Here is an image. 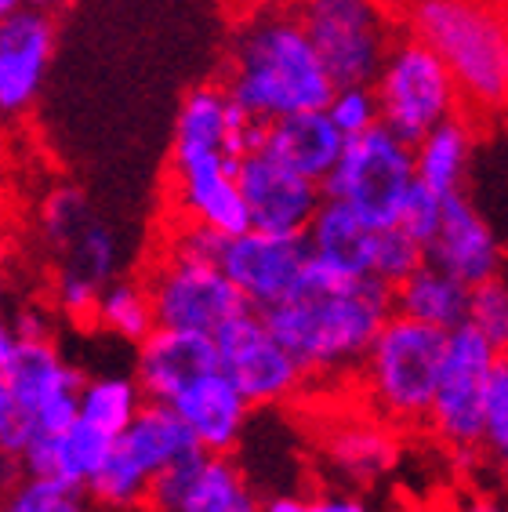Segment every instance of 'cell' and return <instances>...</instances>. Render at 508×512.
<instances>
[{
	"instance_id": "1",
	"label": "cell",
	"mask_w": 508,
	"mask_h": 512,
	"mask_svg": "<svg viewBox=\"0 0 508 512\" xmlns=\"http://www.w3.org/2000/svg\"><path fill=\"white\" fill-rule=\"evenodd\" d=\"M262 135L265 124L229 99L222 80L196 84L178 106L167 160V197L175 222H196L222 237L251 229L236 168L244 153L262 146Z\"/></svg>"
},
{
	"instance_id": "2",
	"label": "cell",
	"mask_w": 508,
	"mask_h": 512,
	"mask_svg": "<svg viewBox=\"0 0 508 512\" xmlns=\"http://www.w3.org/2000/svg\"><path fill=\"white\" fill-rule=\"evenodd\" d=\"M396 313L392 287L374 276H349L309 258L284 302L265 309L276 338L298 356L309 378L356 375L385 320Z\"/></svg>"
},
{
	"instance_id": "3",
	"label": "cell",
	"mask_w": 508,
	"mask_h": 512,
	"mask_svg": "<svg viewBox=\"0 0 508 512\" xmlns=\"http://www.w3.org/2000/svg\"><path fill=\"white\" fill-rule=\"evenodd\" d=\"M222 84L229 99L258 124H273L305 109H327L338 88L291 0L254 8L236 26Z\"/></svg>"
},
{
	"instance_id": "4",
	"label": "cell",
	"mask_w": 508,
	"mask_h": 512,
	"mask_svg": "<svg viewBox=\"0 0 508 512\" xmlns=\"http://www.w3.org/2000/svg\"><path fill=\"white\" fill-rule=\"evenodd\" d=\"M407 30L440 51L472 117H508V19L494 0H411Z\"/></svg>"
},
{
	"instance_id": "5",
	"label": "cell",
	"mask_w": 508,
	"mask_h": 512,
	"mask_svg": "<svg viewBox=\"0 0 508 512\" xmlns=\"http://www.w3.org/2000/svg\"><path fill=\"white\" fill-rule=\"evenodd\" d=\"M447 338L450 331L443 327L392 313L356 371L367 411L396 429H418L429 422L447 360Z\"/></svg>"
},
{
	"instance_id": "6",
	"label": "cell",
	"mask_w": 508,
	"mask_h": 512,
	"mask_svg": "<svg viewBox=\"0 0 508 512\" xmlns=\"http://www.w3.org/2000/svg\"><path fill=\"white\" fill-rule=\"evenodd\" d=\"M374 91L381 102V124L407 138L411 146L432 128H440L443 120L469 113L458 80L440 59V51L411 30H400V37L392 40L374 77Z\"/></svg>"
},
{
	"instance_id": "7",
	"label": "cell",
	"mask_w": 508,
	"mask_h": 512,
	"mask_svg": "<svg viewBox=\"0 0 508 512\" xmlns=\"http://www.w3.org/2000/svg\"><path fill=\"white\" fill-rule=\"evenodd\" d=\"M291 8L334 84H374L392 40L400 37L381 0H291Z\"/></svg>"
},
{
	"instance_id": "8",
	"label": "cell",
	"mask_w": 508,
	"mask_h": 512,
	"mask_svg": "<svg viewBox=\"0 0 508 512\" xmlns=\"http://www.w3.org/2000/svg\"><path fill=\"white\" fill-rule=\"evenodd\" d=\"M418 182L414 146L385 124L349 138L338 168L323 182V193L356 207L371 226H396L403 200Z\"/></svg>"
},
{
	"instance_id": "9",
	"label": "cell",
	"mask_w": 508,
	"mask_h": 512,
	"mask_svg": "<svg viewBox=\"0 0 508 512\" xmlns=\"http://www.w3.org/2000/svg\"><path fill=\"white\" fill-rule=\"evenodd\" d=\"M142 280L153 295L160 327L218 335L229 320L251 309L215 258L186 255L167 244Z\"/></svg>"
},
{
	"instance_id": "10",
	"label": "cell",
	"mask_w": 508,
	"mask_h": 512,
	"mask_svg": "<svg viewBox=\"0 0 508 512\" xmlns=\"http://www.w3.org/2000/svg\"><path fill=\"white\" fill-rule=\"evenodd\" d=\"M498 356L501 353L483 338L479 327L461 324L450 331L443 378L425 429L454 454H483L479 451L483 411H487V389Z\"/></svg>"
},
{
	"instance_id": "11",
	"label": "cell",
	"mask_w": 508,
	"mask_h": 512,
	"mask_svg": "<svg viewBox=\"0 0 508 512\" xmlns=\"http://www.w3.org/2000/svg\"><path fill=\"white\" fill-rule=\"evenodd\" d=\"M218 364L254 407H280L309 385V371L258 309H247L215 335Z\"/></svg>"
},
{
	"instance_id": "12",
	"label": "cell",
	"mask_w": 508,
	"mask_h": 512,
	"mask_svg": "<svg viewBox=\"0 0 508 512\" xmlns=\"http://www.w3.org/2000/svg\"><path fill=\"white\" fill-rule=\"evenodd\" d=\"M11 404L33 422L37 433H62L80 418L84 375L69 364L55 338H15L4 356Z\"/></svg>"
},
{
	"instance_id": "13",
	"label": "cell",
	"mask_w": 508,
	"mask_h": 512,
	"mask_svg": "<svg viewBox=\"0 0 508 512\" xmlns=\"http://www.w3.org/2000/svg\"><path fill=\"white\" fill-rule=\"evenodd\" d=\"M309 258L313 255L305 233H269L251 226L236 237H225L218 266L247 298V306L265 313L298 287Z\"/></svg>"
},
{
	"instance_id": "14",
	"label": "cell",
	"mask_w": 508,
	"mask_h": 512,
	"mask_svg": "<svg viewBox=\"0 0 508 512\" xmlns=\"http://www.w3.org/2000/svg\"><path fill=\"white\" fill-rule=\"evenodd\" d=\"M240 193L254 229L269 233H305L323 204V182L305 178L302 171L287 168L269 149H251L240 157Z\"/></svg>"
},
{
	"instance_id": "15",
	"label": "cell",
	"mask_w": 508,
	"mask_h": 512,
	"mask_svg": "<svg viewBox=\"0 0 508 512\" xmlns=\"http://www.w3.org/2000/svg\"><path fill=\"white\" fill-rule=\"evenodd\" d=\"M55 15L37 8H22L0 19V120H15L30 113L51 59H55Z\"/></svg>"
},
{
	"instance_id": "16",
	"label": "cell",
	"mask_w": 508,
	"mask_h": 512,
	"mask_svg": "<svg viewBox=\"0 0 508 512\" xmlns=\"http://www.w3.org/2000/svg\"><path fill=\"white\" fill-rule=\"evenodd\" d=\"M215 335L200 331H178V327H157L146 342L135 345V382L142 385L146 400L171 404L182 389L196 378L218 371Z\"/></svg>"
},
{
	"instance_id": "17",
	"label": "cell",
	"mask_w": 508,
	"mask_h": 512,
	"mask_svg": "<svg viewBox=\"0 0 508 512\" xmlns=\"http://www.w3.org/2000/svg\"><path fill=\"white\" fill-rule=\"evenodd\" d=\"M429 262L454 273L469 287L505 273L501 240L494 237L487 218L479 215V207L465 197V189L447 197V204H443V222L436 229V237L429 240Z\"/></svg>"
},
{
	"instance_id": "18",
	"label": "cell",
	"mask_w": 508,
	"mask_h": 512,
	"mask_svg": "<svg viewBox=\"0 0 508 512\" xmlns=\"http://www.w3.org/2000/svg\"><path fill=\"white\" fill-rule=\"evenodd\" d=\"M171 407L182 414L196 447L207 454H233L236 444L244 440L254 411V404L240 393V385L225 375L222 367L196 378L189 389H182L171 400Z\"/></svg>"
},
{
	"instance_id": "19",
	"label": "cell",
	"mask_w": 508,
	"mask_h": 512,
	"mask_svg": "<svg viewBox=\"0 0 508 512\" xmlns=\"http://www.w3.org/2000/svg\"><path fill=\"white\" fill-rule=\"evenodd\" d=\"M349 138L338 131L327 109H305V113H291L273 124H265L262 149H269L276 160H284L287 168L302 171L313 182H327L331 171L338 168V160L345 153Z\"/></svg>"
},
{
	"instance_id": "20",
	"label": "cell",
	"mask_w": 508,
	"mask_h": 512,
	"mask_svg": "<svg viewBox=\"0 0 508 512\" xmlns=\"http://www.w3.org/2000/svg\"><path fill=\"white\" fill-rule=\"evenodd\" d=\"M117 447V440L106 433H98L95 425H88L84 418L62 429V433H37L30 440V447L22 451L26 473L48 476L59 480L66 487H84L95 476V469L109 458V451Z\"/></svg>"
},
{
	"instance_id": "21",
	"label": "cell",
	"mask_w": 508,
	"mask_h": 512,
	"mask_svg": "<svg viewBox=\"0 0 508 512\" xmlns=\"http://www.w3.org/2000/svg\"><path fill=\"white\" fill-rule=\"evenodd\" d=\"M374 237H378V226H371L356 207L334 197H323L320 211L305 229L309 255L349 276H371Z\"/></svg>"
},
{
	"instance_id": "22",
	"label": "cell",
	"mask_w": 508,
	"mask_h": 512,
	"mask_svg": "<svg viewBox=\"0 0 508 512\" xmlns=\"http://www.w3.org/2000/svg\"><path fill=\"white\" fill-rule=\"evenodd\" d=\"M323 454L342 480L367 487L400 465V436H396V425L371 414L367 422H349L331 429Z\"/></svg>"
},
{
	"instance_id": "23",
	"label": "cell",
	"mask_w": 508,
	"mask_h": 512,
	"mask_svg": "<svg viewBox=\"0 0 508 512\" xmlns=\"http://www.w3.org/2000/svg\"><path fill=\"white\" fill-rule=\"evenodd\" d=\"M392 306H396V313L414 316L421 324L454 331V327L469 324L472 287L447 269H440L436 262H425L403 284L392 287Z\"/></svg>"
},
{
	"instance_id": "24",
	"label": "cell",
	"mask_w": 508,
	"mask_h": 512,
	"mask_svg": "<svg viewBox=\"0 0 508 512\" xmlns=\"http://www.w3.org/2000/svg\"><path fill=\"white\" fill-rule=\"evenodd\" d=\"M117 447L127 458H135L149 476H157L160 469L193 454L196 440L175 407L160 404V400H146L142 411L135 414V422L127 425L124 436L117 440Z\"/></svg>"
},
{
	"instance_id": "25",
	"label": "cell",
	"mask_w": 508,
	"mask_h": 512,
	"mask_svg": "<svg viewBox=\"0 0 508 512\" xmlns=\"http://www.w3.org/2000/svg\"><path fill=\"white\" fill-rule=\"evenodd\" d=\"M472 113L443 120L440 128H432L425 138L414 142V164H418V182L436 189L440 197H454L465 189V175L472 164Z\"/></svg>"
},
{
	"instance_id": "26",
	"label": "cell",
	"mask_w": 508,
	"mask_h": 512,
	"mask_svg": "<svg viewBox=\"0 0 508 512\" xmlns=\"http://www.w3.org/2000/svg\"><path fill=\"white\" fill-rule=\"evenodd\" d=\"M95 327L127 345L146 342L160 327L157 306H153V295H149L146 280H127V276L109 280V284L102 287V295H98Z\"/></svg>"
},
{
	"instance_id": "27",
	"label": "cell",
	"mask_w": 508,
	"mask_h": 512,
	"mask_svg": "<svg viewBox=\"0 0 508 512\" xmlns=\"http://www.w3.org/2000/svg\"><path fill=\"white\" fill-rule=\"evenodd\" d=\"M175 512H265V502L254 498L244 469L229 454H207Z\"/></svg>"
},
{
	"instance_id": "28",
	"label": "cell",
	"mask_w": 508,
	"mask_h": 512,
	"mask_svg": "<svg viewBox=\"0 0 508 512\" xmlns=\"http://www.w3.org/2000/svg\"><path fill=\"white\" fill-rule=\"evenodd\" d=\"M120 258H124V244H120L117 229L106 226L102 218H91L88 226L80 229V237L59 255V280H77L95 291L117 280L120 276Z\"/></svg>"
},
{
	"instance_id": "29",
	"label": "cell",
	"mask_w": 508,
	"mask_h": 512,
	"mask_svg": "<svg viewBox=\"0 0 508 512\" xmlns=\"http://www.w3.org/2000/svg\"><path fill=\"white\" fill-rule=\"evenodd\" d=\"M146 404L142 385L135 382V375H106L91 378L80 389V418L88 425H95L98 433L120 440L124 429L135 422V414Z\"/></svg>"
},
{
	"instance_id": "30",
	"label": "cell",
	"mask_w": 508,
	"mask_h": 512,
	"mask_svg": "<svg viewBox=\"0 0 508 512\" xmlns=\"http://www.w3.org/2000/svg\"><path fill=\"white\" fill-rule=\"evenodd\" d=\"M149 483H153V476L135 458H127L120 447H113L106 462L98 465L95 476L88 480V494L95 509L102 512H146Z\"/></svg>"
},
{
	"instance_id": "31",
	"label": "cell",
	"mask_w": 508,
	"mask_h": 512,
	"mask_svg": "<svg viewBox=\"0 0 508 512\" xmlns=\"http://www.w3.org/2000/svg\"><path fill=\"white\" fill-rule=\"evenodd\" d=\"M91 218H95V211H91L84 189L59 182V186H51L48 193H44V200H40V207H37L40 240H44L48 251L62 255V251L80 237V229L88 226Z\"/></svg>"
},
{
	"instance_id": "32",
	"label": "cell",
	"mask_w": 508,
	"mask_h": 512,
	"mask_svg": "<svg viewBox=\"0 0 508 512\" xmlns=\"http://www.w3.org/2000/svg\"><path fill=\"white\" fill-rule=\"evenodd\" d=\"M429 262V247L421 244L418 237H411L407 229L396 222V226H381L378 237H374V258H371V276L381 284H403L414 269H421Z\"/></svg>"
},
{
	"instance_id": "33",
	"label": "cell",
	"mask_w": 508,
	"mask_h": 512,
	"mask_svg": "<svg viewBox=\"0 0 508 512\" xmlns=\"http://www.w3.org/2000/svg\"><path fill=\"white\" fill-rule=\"evenodd\" d=\"M479 451L508 480V353L498 356L487 389V411H483V440Z\"/></svg>"
},
{
	"instance_id": "34",
	"label": "cell",
	"mask_w": 508,
	"mask_h": 512,
	"mask_svg": "<svg viewBox=\"0 0 508 512\" xmlns=\"http://www.w3.org/2000/svg\"><path fill=\"white\" fill-rule=\"evenodd\" d=\"M469 324L483 331L498 353H508V273H498L472 287Z\"/></svg>"
},
{
	"instance_id": "35",
	"label": "cell",
	"mask_w": 508,
	"mask_h": 512,
	"mask_svg": "<svg viewBox=\"0 0 508 512\" xmlns=\"http://www.w3.org/2000/svg\"><path fill=\"white\" fill-rule=\"evenodd\" d=\"M327 113L345 138H360L381 124V102L374 84H338L327 102Z\"/></svg>"
},
{
	"instance_id": "36",
	"label": "cell",
	"mask_w": 508,
	"mask_h": 512,
	"mask_svg": "<svg viewBox=\"0 0 508 512\" xmlns=\"http://www.w3.org/2000/svg\"><path fill=\"white\" fill-rule=\"evenodd\" d=\"M204 458H207V451L196 447L193 454H186V458H178L175 465L160 469V473L153 476V483H149L146 512H175L178 505H182V498L189 494V487H193V480L200 476Z\"/></svg>"
},
{
	"instance_id": "37",
	"label": "cell",
	"mask_w": 508,
	"mask_h": 512,
	"mask_svg": "<svg viewBox=\"0 0 508 512\" xmlns=\"http://www.w3.org/2000/svg\"><path fill=\"white\" fill-rule=\"evenodd\" d=\"M69 491H73V487H66V483H59V480L26 473L4 498H0V512H55Z\"/></svg>"
},
{
	"instance_id": "38",
	"label": "cell",
	"mask_w": 508,
	"mask_h": 512,
	"mask_svg": "<svg viewBox=\"0 0 508 512\" xmlns=\"http://www.w3.org/2000/svg\"><path fill=\"white\" fill-rule=\"evenodd\" d=\"M443 204H447V197H440V193L429 189L425 182H414V189L407 193V200H403L400 226L429 247V240L436 237V229H440V222H443Z\"/></svg>"
},
{
	"instance_id": "39",
	"label": "cell",
	"mask_w": 508,
	"mask_h": 512,
	"mask_svg": "<svg viewBox=\"0 0 508 512\" xmlns=\"http://www.w3.org/2000/svg\"><path fill=\"white\" fill-rule=\"evenodd\" d=\"M265 512H371V505L352 494H276Z\"/></svg>"
},
{
	"instance_id": "40",
	"label": "cell",
	"mask_w": 508,
	"mask_h": 512,
	"mask_svg": "<svg viewBox=\"0 0 508 512\" xmlns=\"http://www.w3.org/2000/svg\"><path fill=\"white\" fill-rule=\"evenodd\" d=\"M11 331H15V338H55L48 309H40V306L15 309V313H11Z\"/></svg>"
},
{
	"instance_id": "41",
	"label": "cell",
	"mask_w": 508,
	"mask_h": 512,
	"mask_svg": "<svg viewBox=\"0 0 508 512\" xmlns=\"http://www.w3.org/2000/svg\"><path fill=\"white\" fill-rule=\"evenodd\" d=\"M26 476V462H22V454H11L0 447V498L15 487V483Z\"/></svg>"
},
{
	"instance_id": "42",
	"label": "cell",
	"mask_w": 508,
	"mask_h": 512,
	"mask_svg": "<svg viewBox=\"0 0 508 512\" xmlns=\"http://www.w3.org/2000/svg\"><path fill=\"white\" fill-rule=\"evenodd\" d=\"M11 345H15V331H11V316L4 309V262H0V360L11 353Z\"/></svg>"
},
{
	"instance_id": "43",
	"label": "cell",
	"mask_w": 508,
	"mask_h": 512,
	"mask_svg": "<svg viewBox=\"0 0 508 512\" xmlns=\"http://www.w3.org/2000/svg\"><path fill=\"white\" fill-rule=\"evenodd\" d=\"M458 512H508V505L501 498H494V494H469Z\"/></svg>"
},
{
	"instance_id": "44",
	"label": "cell",
	"mask_w": 508,
	"mask_h": 512,
	"mask_svg": "<svg viewBox=\"0 0 508 512\" xmlns=\"http://www.w3.org/2000/svg\"><path fill=\"white\" fill-rule=\"evenodd\" d=\"M26 4H30V8H37V11H48V15H59L69 0H26Z\"/></svg>"
},
{
	"instance_id": "45",
	"label": "cell",
	"mask_w": 508,
	"mask_h": 512,
	"mask_svg": "<svg viewBox=\"0 0 508 512\" xmlns=\"http://www.w3.org/2000/svg\"><path fill=\"white\" fill-rule=\"evenodd\" d=\"M11 411V393H8V378H4V360H0V418Z\"/></svg>"
},
{
	"instance_id": "46",
	"label": "cell",
	"mask_w": 508,
	"mask_h": 512,
	"mask_svg": "<svg viewBox=\"0 0 508 512\" xmlns=\"http://www.w3.org/2000/svg\"><path fill=\"white\" fill-rule=\"evenodd\" d=\"M30 8L26 0H0V19H8V15H15V11Z\"/></svg>"
},
{
	"instance_id": "47",
	"label": "cell",
	"mask_w": 508,
	"mask_h": 512,
	"mask_svg": "<svg viewBox=\"0 0 508 512\" xmlns=\"http://www.w3.org/2000/svg\"><path fill=\"white\" fill-rule=\"evenodd\" d=\"M505 19H508V4H505Z\"/></svg>"
}]
</instances>
